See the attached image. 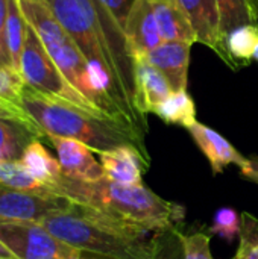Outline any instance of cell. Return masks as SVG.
Masks as SVG:
<instances>
[{
  "instance_id": "obj_12",
  "label": "cell",
  "mask_w": 258,
  "mask_h": 259,
  "mask_svg": "<svg viewBox=\"0 0 258 259\" xmlns=\"http://www.w3.org/2000/svg\"><path fill=\"white\" fill-rule=\"evenodd\" d=\"M172 93V87L157 67L144 58L134 59V106L141 117L155 114Z\"/></svg>"
},
{
  "instance_id": "obj_34",
  "label": "cell",
  "mask_w": 258,
  "mask_h": 259,
  "mask_svg": "<svg viewBox=\"0 0 258 259\" xmlns=\"http://www.w3.org/2000/svg\"><path fill=\"white\" fill-rule=\"evenodd\" d=\"M252 9V17H254V23L257 24L258 21V0H248Z\"/></svg>"
},
{
  "instance_id": "obj_26",
  "label": "cell",
  "mask_w": 258,
  "mask_h": 259,
  "mask_svg": "<svg viewBox=\"0 0 258 259\" xmlns=\"http://www.w3.org/2000/svg\"><path fill=\"white\" fill-rule=\"evenodd\" d=\"M240 246L234 259H258V220L249 214L242 215Z\"/></svg>"
},
{
  "instance_id": "obj_8",
  "label": "cell",
  "mask_w": 258,
  "mask_h": 259,
  "mask_svg": "<svg viewBox=\"0 0 258 259\" xmlns=\"http://www.w3.org/2000/svg\"><path fill=\"white\" fill-rule=\"evenodd\" d=\"M73 202L50 191L33 193L0 184V222L41 223L47 215L65 211Z\"/></svg>"
},
{
  "instance_id": "obj_22",
  "label": "cell",
  "mask_w": 258,
  "mask_h": 259,
  "mask_svg": "<svg viewBox=\"0 0 258 259\" xmlns=\"http://www.w3.org/2000/svg\"><path fill=\"white\" fill-rule=\"evenodd\" d=\"M0 184L24 191L46 193L49 191L43 184L33 179L20 161L0 162Z\"/></svg>"
},
{
  "instance_id": "obj_31",
  "label": "cell",
  "mask_w": 258,
  "mask_h": 259,
  "mask_svg": "<svg viewBox=\"0 0 258 259\" xmlns=\"http://www.w3.org/2000/svg\"><path fill=\"white\" fill-rule=\"evenodd\" d=\"M242 175H243V178L258 184V156L249 158V165L245 170H242Z\"/></svg>"
},
{
  "instance_id": "obj_25",
  "label": "cell",
  "mask_w": 258,
  "mask_h": 259,
  "mask_svg": "<svg viewBox=\"0 0 258 259\" xmlns=\"http://www.w3.org/2000/svg\"><path fill=\"white\" fill-rule=\"evenodd\" d=\"M242 231V217L233 209V208H220L213 220V225L210 228V232L225 238L227 241H233L237 237H240Z\"/></svg>"
},
{
  "instance_id": "obj_16",
  "label": "cell",
  "mask_w": 258,
  "mask_h": 259,
  "mask_svg": "<svg viewBox=\"0 0 258 259\" xmlns=\"http://www.w3.org/2000/svg\"><path fill=\"white\" fill-rule=\"evenodd\" d=\"M43 138L35 123L18 118H0V162L20 161L26 147Z\"/></svg>"
},
{
  "instance_id": "obj_29",
  "label": "cell",
  "mask_w": 258,
  "mask_h": 259,
  "mask_svg": "<svg viewBox=\"0 0 258 259\" xmlns=\"http://www.w3.org/2000/svg\"><path fill=\"white\" fill-rule=\"evenodd\" d=\"M6 18L8 0H0V67H12L9 52L6 47Z\"/></svg>"
},
{
  "instance_id": "obj_4",
  "label": "cell",
  "mask_w": 258,
  "mask_h": 259,
  "mask_svg": "<svg viewBox=\"0 0 258 259\" xmlns=\"http://www.w3.org/2000/svg\"><path fill=\"white\" fill-rule=\"evenodd\" d=\"M47 190L76 205L143 225L157 232L175 231L186 215L181 205L160 197L144 185H123L108 178L84 182L62 175Z\"/></svg>"
},
{
  "instance_id": "obj_19",
  "label": "cell",
  "mask_w": 258,
  "mask_h": 259,
  "mask_svg": "<svg viewBox=\"0 0 258 259\" xmlns=\"http://www.w3.org/2000/svg\"><path fill=\"white\" fill-rule=\"evenodd\" d=\"M20 162L24 165L29 175L46 188L55 184L62 176L58 158H53L40 140L32 141L26 147Z\"/></svg>"
},
{
  "instance_id": "obj_23",
  "label": "cell",
  "mask_w": 258,
  "mask_h": 259,
  "mask_svg": "<svg viewBox=\"0 0 258 259\" xmlns=\"http://www.w3.org/2000/svg\"><path fill=\"white\" fill-rule=\"evenodd\" d=\"M24 90L26 82L20 71L12 67H0V105L23 111Z\"/></svg>"
},
{
  "instance_id": "obj_35",
  "label": "cell",
  "mask_w": 258,
  "mask_h": 259,
  "mask_svg": "<svg viewBox=\"0 0 258 259\" xmlns=\"http://www.w3.org/2000/svg\"><path fill=\"white\" fill-rule=\"evenodd\" d=\"M254 59L258 62V44H257V49H255V53H254Z\"/></svg>"
},
{
  "instance_id": "obj_9",
  "label": "cell",
  "mask_w": 258,
  "mask_h": 259,
  "mask_svg": "<svg viewBox=\"0 0 258 259\" xmlns=\"http://www.w3.org/2000/svg\"><path fill=\"white\" fill-rule=\"evenodd\" d=\"M125 38L132 58H143L164 42L152 0H134L126 18Z\"/></svg>"
},
{
  "instance_id": "obj_28",
  "label": "cell",
  "mask_w": 258,
  "mask_h": 259,
  "mask_svg": "<svg viewBox=\"0 0 258 259\" xmlns=\"http://www.w3.org/2000/svg\"><path fill=\"white\" fill-rule=\"evenodd\" d=\"M100 3L113 15L116 23L123 29L125 23H126V18L129 15V11L132 8L134 0H100Z\"/></svg>"
},
{
  "instance_id": "obj_5",
  "label": "cell",
  "mask_w": 258,
  "mask_h": 259,
  "mask_svg": "<svg viewBox=\"0 0 258 259\" xmlns=\"http://www.w3.org/2000/svg\"><path fill=\"white\" fill-rule=\"evenodd\" d=\"M21 106L43 132V138L62 137L78 140L87 144L94 153L129 144L148 155L140 132L113 120L93 115L62 100L43 96L27 87L23 94Z\"/></svg>"
},
{
  "instance_id": "obj_1",
  "label": "cell",
  "mask_w": 258,
  "mask_h": 259,
  "mask_svg": "<svg viewBox=\"0 0 258 259\" xmlns=\"http://www.w3.org/2000/svg\"><path fill=\"white\" fill-rule=\"evenodd\" d=\"M90 65L105 77L134 120H144L134 106V58L123 29L100 0H44Z\"/></svg>"
},
{
  "instance_id": "obj_36",
  "label": "cell",
  "mask_w": 258,
  "mask_h": 259,
  "mask_svg": "<svg viewBox=\"0 0 258 259\" xmlns=\"http://www.w3.org/2000/svg\"><path fill=\"white\" fill-rule=\"evenodd\" d=\"M257 24H258V23H257Z\"/></svg>"
},
{
  "instance_id": "obj_14",
  "label": "cell",
  "mask_w": 258,
  "mask_h": 259,
  "mask_svg": "<svg viewBox=\"0 0 258 259\" xmlns=\"http://www.w3.org/2000/svg\"><path fill=\"white\" fill-rule=\"evenodd\" d=\"M190 135L199 146L201 152L208 159L214 175H220L228 165L234 164L242 170L249 165V158H245L227 138L217 134L214 129L196 121L189 127Z\"/></svg>"
},
{
  "instance_id": "obj_30",
  "label": "cell",
  "mask_w": 258,
  "mask_h": 259,
  "mask_svg": "<svg viewBox=\"0 0 258 259\" xmlns=\"http://www.w3.org/2000/svg\"><path fill=\"white\" fill-rule=\"evenodd\" d=\"M0 118H18V120H24V121H30V117L24 112V111H18V109H12L8 106L0 105Z\"/></svg>"
},
{
  "instance_id": "obj_17",
  "label": "cell",
  "mask_w": 258,
  "mask_h": 259,
  "mask_svg": "<svg viewBox=\"0 0 258 259\" xmlns=\"http://www.w3.org/2000/svg\"><path fill=\"white\" fill-rule=\"evenodd\" d=\"M152 6L164 41L196 42L192 24L176 0H152Z\"/></svg>"
},
{
  "instance_id": "obj_18",
  "label": "cell",
  "mask_w": 258,
  "mask_h": 259,
  "mask_svg": "<svg viewBox=\"0 0 258 259\" xmlns=\"http://www.w3.org/2000/svg\"><path fill=\"white\" fill-rule=\"evenodd\" d=\"M258 44V24H245L225 35L222 59L230 67H243L254 59Z\"/></svg>"
},
{
  "instance_id": "obj_27",
  "label": "cell",
  "mask_w": 258,
  "mask_h": 259,
  "mask_svg": "<svg viewBox=\"0 0 258 259\" xmlns=\"http://www.w3.org/2000/svg\"><path fill=\"white\" fill-rule=\"evenodd\" d=\"M184 259H213L210 250V235L205 234H192V235H178Z\"/></svg>"
},
{
  "instance_id": "obj_32",
  "label": "cell",
  "mask_w": 258,
  "mask_h": 259,
  "mask_svg": "<svg viewBox=\"0 0 258 259\" xmlns=\"http://www.w3.org/2000/svg\"><path fill=\"white\" fill-rule=\"evenodd\" d=\"M67 259H109V258H105V256H99V255H94V253H88V252H79V253H76V255H73V256H70V258Z\"/></svg>"
},
{
  "instance_id": "obj_7",
  "label": "cell",
  "mask_w": 258,
  "mask_h": 259,
  "mask_svg": "<svg viewBox=\"0 0 258 259\" xmlns=\"http://www.w3.org/2000/svg\"><path fill=\"white\" fill-rule=\"evenodd\" d=\"M0 241L15 259H67L81 252L35 222H0Z\"/></svg>"
},
{
  "instance_id": "obj_33",
  "label": "cell",
  "mask_w": 258,
  "mask_h": 259,
  "mask_svg": "<svg viewBox=\"0 0 258 259\" xmlns=\"http://www.w3.org/2000/svg\"><path fill=\"white\" fill-rule=\"evenodd\" d=\"M0 259H15V256L6 249V246L0 241Z\"/></svg>"
},
{
  "instance_id": "obj_21",
  "label": "cell",
  "mask_w": 258,
  "mask_h": 259,
  "mask_svg": "<svg viewBox=\"0 0 258 259\" xmlns=\"http://www.w3.org/2000/svg\"><path fill=\"white\" fill-rule=\"evenodd\" d=\"M161 120L170 124H179L184 127H190L196 120V108L193 99L186 91H173L155 111Z\"/></svg>"
},
{
  "instance_id": "obj_13",
  "label": "cell",
  "mask_w": 258,
  "mask_h": 259,
  "mask_svg": "<svg viewBox=\"0 0 258 259\" xmlns=\"http://www.w3.org/2000/svg\"><path fill=\"white\" fill-rule=\"evenodd\" d=\"M105 178L123 185H143V171L149 168V156L135 146H120L97 153Z\"/></svg>"
},
{
  "instance_id": "obj_2",
  "label": "cell",
  "mask_w": 258,
  "mask_h": 259,
  "mask_svg": "<svg viewBox=\"0 0 258 259\" xmlns=\"http://www.w3.org/2000/svg\"><path fill=\"white\" fill-rule=\"evenodd\" d=\"M41 225L65 244L105 258L158 259L161 252V232L76 203Z\"/></svg>"
},
{
  "instance_id": "obj_20",
  "label": "cell",
  "mask_w": 258,
  "mask_h": 259,
  "mask_svg": "<svg viewBox=\"0 0 258 259\" xmlns=\"http://www.w3.org/2000/svg\"><path fill=\"white\" fill-rule=\"evenodd\" d=\"M27 35V21L23 15L18 0H8V18H6V47L11 58V65L20 71L21 55Z\"/></svg>"
},
{
  "instance_id": "obj_3",
  "label": "cell",
  "mask_w": 258,
  "mask_h": 259,
  "mask_svg": "<svg viewBox=\"0 0 258 259\" xmlns=\"http://www.w3.org/2000/svg\"><path fill=\"white\" fill-rule=\"evenodd\" d=\"M27 24L35 30L64 77L111 120L143 135V127L125 109L109 82L85 59L44 0H18Z\"/></svg>"
},
{
  "instance_id": "obj_11",
  "label": "cell",
  "mask_w": 258,
  "mask_h": 259,
  "mask_svg": "<svg viewBox=\"0 0 258 259\" xmlns=\"http://www.w3.org/2000/svg\"><path fill=\"white\" fill-rule=\"evenodd\" d=\"M187 15L192 29L196 35V42H201L224 56L225 35L222 30L220 9L216 0H176Z\"/></svg>"
},
{
  "instance_id": "obj_6",
  "label": "cell",
  "mask_w": 258,
  "mask_h": 259,
  "mask_svg": "<svg viewBox=\"0 0 258 259\" xmlns=\"http://www.w3.org/2000/svg\"><path fill=\"white\" fill-rule=\"evenodd\" d=\"M20 73L27 88L43 96L70 103L93 115L111 120L64 77V74L59 71V68L56 67V64L47 53L44 44L41 42L35 30L29 24H27L26 42H24V49L21 55Z\"/></svg>"
},
{
  "instance_id": "obj_10",
  "label": "cell",
  "mask_w": 258,
  "mask_h": 259,
  "mask_svg": "<svg viewBox=\"0 0 258 259\" xmlns=\"http://www.w3.org/2000/svg\"><path fill=\"white\" fill-rule=\"evenodd\" d=\"M56 152L62 175L65 178L84 182H94L102 178L103 168L94 158V152L84 143L62 137H44Z\"/></svg>"
},
{
  "instance_id": "obj_24",
  "label": "cell",
  "mask_w": 258,
  "mask_h": 259,
  "mask_svg": "<svg viewBox=\"0 0 258 259\" xmlns=\"http://www.w3.org/2000/svg\"><path fill=\"white\" fill-rule=\"evenodd\" d=\"M220 9L224 35L230 33L236 27L252 24V9L248 0H216Z\"/></svg>"
},
{
  "instance_id": "obj_15",
  "label": "cell",
  "mask_w": 258,
  "mask_h": 259,
  "mask_svg": "<svg viewBox=\"0 0 258 259\" xmlns=\"http://www.w3.org/2000/svg\"><path fill=\"white\" fill-rule=\"evenodd\" d=\"M190 47L192 44L187 42L164 41L143 58L164 74L169 85L172 87V91H186L190 64Z\"/></svg>"
}]
</instances>
